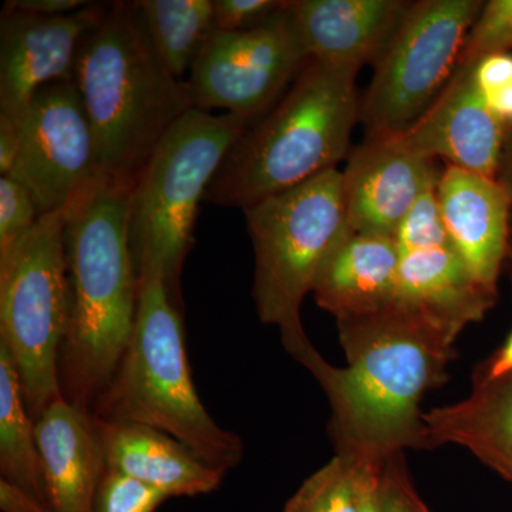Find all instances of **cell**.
Returning <instances> with one entry per match:
<instances>
[{
  "mask_svg": "<svg viewBox=\"0 0 512 512\" xmlns=\"http://www.w3.org/2000/svg\"><path fill=\"white\" fill-rule=\"evenodd\" d=\"M336 323L348 365H330L319 352L302 363L332 407L336 453L383 464L423 450L421 402L446 382L456 340L396 305Z\"/></svg>",
  "mask_w": 512,
  "mask_h": 512,
  "instance_id": "6da1fadb",
  "label": "cell"
},
{
  "mask_svg": "<svg viewBox=\"0 0 512 512\" xmlns=\"http://www.w3.org/2000/svg\"><path fill=\"white\" fill-rule=\"evenodd\" d=\"M131 188L97 175L63 210L70 316L60 389L87 412L116 373L137 318L138 275L128 241Z\"/></svg>",
  "mask_w": 512,
  "mask_h": 512,
  "instance_id": "7a4b0ae2",
  "label": "cell"
},
{
  "mask_svg": "<svg viewBox=\"0 0 512 512\" xmlns=\"http://www.w3.org/2000/svg\"><path fill=\"white\" fill-rule=\"evenodd\" d=\"M73 82L96 141L97 175L133 187L154 151L192 107L148 36L136 2L107 6L80 43Z\"/></svg>",
  "mask_w": 512,
  "mask_h": 512,
  "instance_id": "3957f363",
  "label": "cell"
},
{
  "mask_svg": "<svg viewBox=\"0 0 512 512\" xmlns=\"http://www.w3.org/2000/svg\"><path fill=\"white\" fill-rule=\"evenodd\" d=\"M359 70L309 60L291 89L229 150L205 202L244 210L336 170L360 119Z\"/></svg>",
  "mask_w": 512,
  "mask_h": 512,
  "instance_id": "277c9868",
  "label": "cell"
},
{
  "mask_svg": "<svg viewBox=\"0 0 512 512\" xmlns=\"http://www.w3.org/2000/svg\"><path fill=\"white\" fill-rule=\"evenodd\" d=\"M184 338L183 311L171 298L163 275H138L133 335L92 414L103 423L143 424L170 434L205 463L227 473L244 458V441L218 426L205 410Z\"/></svg>",
  "mask_w": 512,
  "mask_h": 512,
  "instance_id": "5b68a950",
  "label": "cell"
},
{
  "mask_svg": "<svg viewBox=\"0 0 512 512\" xmlns=\"http://www.w3.org/2000/svg\"><path fill=\"white\" fill-rule=\"evenodd\" d=\"M252 123L235 114L191 109L165 134L131 188L128 241L137 275L160 272L181 311V272L194 245L200 204Z\"/></svg>",
  "mask_w": 512,
  "mask_h": 512,
  "instance_id": "8992f818",
  "label": "cell"
},
{
  "mask_svg": "<svg viewBox=\"0 0 512 512\" xmlns=\"http://www.w3.org/2000/svg\"><path fill=\"white\" fill-rule=\"evenodd\" d=\"M242 211L254 248L256 315L279 329L286 352L301 362L316 349L303 329V301L326 256L352 229L342 171H326Z\"/></svg>",
  "mask_w": 512,
  "mask_h": 512,
  "instance_id": "52a82bcc",
  "label": "cell"
},
{
  "mask_svg": "<svg viewBox=\"0 0 512 512\" xmlns=\"http://www.w3.org/2000/svg\"><path fill=\"white\" fill-rule=\"evenodd\" d=\"M69 316L63 211L50 212L0 258V345L12 357L33 420L63 397L59 363Z\"/></svg>",
  "mask_w": 512,
  "mask_h": 512,
  "instance_id": "ba28073f",
  "label": "cell"
},
{
  "mask_svg": "<svg viewBox=\"0 0 512 512\" xmlns=\"http://www.w3.org/2000/svg\"><path fill=\"white\" fill-rule=\"evenodd\" d=\"M483 6L478 0L410 3L376 59L360 107L367 134L403 133L429 110L456 72Z\"/></svg>",
  "mask_w": 512,
  "mask_h": 512,
  "instance_id": "9c48e42d",
  "label": "cell"
},
{
  "mask_svg": "<svg viewBox=\"0 0 512 512\" xmlns=\"http://www.w3.org/2000/svg\"><path fill=\"white\" fill-rule=\"evenodd\" d=\"M309 60L289 2L251 28L215 30L188 76L192 107L256 121L278 103Z\"/></svg>",
  "mask_w": 512,
  "mask_h": 512,
  "instance_id": "30bf717a",
  "label": "cell"
},
{
  "mask_svg": "<svg viewBox=\"0 0 512 512\" xmlns=\"http://www.w3.org/2000/svg\"><path fill=\"white\" fill-rule=\"evenodd\" d=\"M19 126L22 144L9 177L30 192L40 217L63 211L97 177L96 141L76 83L43 86Z\"/></svg>",
  "mask_w": 512,
  "mask_h": 512,
  "instance_id": "8fae6325",
  "label": "cell"
},
{
  "mask_svg": "<svg viewBox=\"0 0 512 512\" xmlns=\"http://www.w3.org/2000/svg\"><path fill=\"white\" fill-rule=\"evenodd\" d=\"M107 6L40 16L3 6L0 16V113L20 124L35 94L73 80L80 43Z\"/></svg>",
  "mask_w": 512,
  "mask_h": 512,
  "instance_id": "7c38bea8",
  "label": "cell"
},
{
  "mask_svg": "<svg viewBox=\"0 0 512 512\" xmlns=\"http://www.w3.org/2000/svg\"><path fill=\"white\" fill-rule=\"evenodd\" d=\"M342 175L350 228L393 238L414 202L440 177L434 158L410 150L396 134H367Z\"/></svg>",
  "mask_w": 512,
  "mask_h": 512,
  "instance_id": "4fadbf2b",
  "label": "cell"
},
{
  "mask_svg": "<svg viewBox=\"0 0 512 512\" xmlns=\"http://www.w3.org/2000/svg\"><path fill=\"white\" fill-rule=\"evenodd\" d=\"M505 128L478 92L471 67L457 66L429 110L396 136L423 156L443 158L450 167L498 178Z\"/></svg>",
  "mask_w": 512,
  "mask_h": 512,
  "instance_id": "5bb4252c",
  "label": "cell"
},
{
  "mask_svg": "<svg viewBox=\"0 0 512 512\" xmlns=\"http://www.w3.org/2000/svg\"><path fill=\"white\" fill-rule=\"evenodd\" d=\"M437 197L451 248L478 284L497 295L510 251V192L498 178L447 165L440 173Z\"/></svg>",
  "mask_w": 512,
  "mask_h": 512,
  "instance_id": "9a60e30c",
  "label": "cell"
},
{
  "mask_svg": "<svg viewBox=\"0 0 512 512\" xmlns=\"http://www.w3.org/2000/svg\"><path fill=\"white\" fill-rule=\"evenodd\" d=\"M35 433L50 511L92 512L107 471L99 423L92 412L60 397L37 417Z\"/></svg>",
  "mask_w": 512,
  "mask_h": 512,
  "instance_id": "2e32d148",
  "label": "cell"
},
{
  "mask_svg": "<svg viewBox=\"0 0 512 512\" xmlns=\"http://www.w3.org/2000/svg\"><path fill=\"white\" fill-rule=\"evenodd\" d=\"M409 6L402 0L289 2L309 59L357 69L376 62Z\"/></svg>",
  "mask_w": 512,
  "mask_h": 512,
  "instance_id": "e0dca14e",
  "label": "cell"
},
{
  "mask_svg": "<svg viewBox=\"0 0 512 512\" xmlns=\"http://www.w3.org/2000/svg\"><path fill=\"white\" fill-rule=\"evenodd\" d=\"M495 299L451 247L400 254L393 305L450 339L480 322Z\"/></svg>",
  "mask_w": 512,
  "mask_h": 512,
  "instance_id": "ac0fdd59",
  "label": "cell"
},
{
  "mask_svg": "<svg viewBox=\"0 0 512 512\" xmlns=\"http://www.w3.org/2000/svg\"><path fill=\"white\" fill-rule=\"evenodd\" d=\"M399 265L393 237L350 229L326 256L313 296L336 320L382 312L393 305Z\"/></svg>",
  "mask_w": 512,
  "mask_h": 512,
  "instance_id": "d6986e66",
  "label": "cell"
},
{
  "mask_svg": "<svg viewBox=\"0 0 512 512\" xmlns=\"http://www.w3.org/2000/svg\"><path fill=\"white\" fill-rule=\"evenodd\" d=\"M97 423L107 470L146 484L167 498L210 494L227 474L205 463L170 434L153 427L100 420Z\"/></svg>",
  "mask_w": 512,
  "mask_h": 512,
  "instance_id": "ffe728a7",
  "label": "cell"
},
{
  "mask_svg": "<svg viewBox=\"0 0 512 512\" xmlns=\"http://www.w3.org/2000/svg\"><path fill=\"white\" fill-rule=\"evenodd\" d=\"M421 440L423 450L466 448L512 483V373L473 384L460 402L424 412Z\"/></svg>",
  "mask_w": 512,
  "mask_h": 512,
  "instance_id": "44dd1931",
  "label": "cell"
},
{
  "mask_svg": "<svg viewBox=\"0 0 512 512\" xmlns=\"http://www.w3.org/2000/svg\"><path fill=\"white\" fill-rule=\"evenodd\" d=\"M0 474V481L49 508L35 420L26 406L12 357L3 345H0Z\"/></svg>",
  "mask_w": 512,
  "mask_h": 512,
  "instance_id": "7402d4cb",
  "label": "cell"
},
{
  "mask_svg": "<svg viewBox=\"0 0 512 512\" xmlns=\"http://www.w3.org/2000/svg\"><path fill=\"white\" fill-rule=\"evenodd\" d=\"M136 5L158 56L175 79L187 82L184 77L217 30L214 0H140Z\"/></svg>",
  "mask_w": 512,
  "mask_h": 512,
  "instance_id": "603a6c76",
  "label": "cell"
},
{
  "mask_svg": "<svg viewBox=\"0 0 512 512\" xmlns=\"http://www.w3.org/2000/svg\"><path fill=\"white\" fill-rule=\"evenodd\" d=\"M363 460L336 453L289 498L284 512H360Z\"/></svg>",
  "mask_w": 512,
  "mask_h": 512,
  "instance_id": "cb8c5ba5",
  "label": "cell"
},
{
  "mask_svg": "<svg viewBox=\"0 0 512 512\" xmlns=\"http://www.w3.org/2000/svg\"><path fill=\"white\" fill-rule=\"evenodd\" d=\"M512 50V0L485 3L468 32L458 66H474L485 56Z\"/></svg>",
  "mask_w": 512,
  "mask_h": 512,
  "instance_id": "d4e9b609",
  "label": "cell"
},
{
  "mask_svg": "<svg viewBox=\"0 0 512 512\" xmlns=\"http://www.w3.org/2000/svg\"><path fill=\"white\" fill-rule=\"evenodd\" d=\"M437 183L431 184L420 195L419 200L414 202L413 207L400 222L394 234V241L400 254L451 247L443 217H441Z\"/></svg>",
  "mask_w": 512,
  "mask_h": 512,
  "instance_id": "484cf974",
  "label": "cell"
},
{
  "mask_svg": "<svg viewBox=\"0 0 512 512\" xmlns=\"http://www.w3.org/2000/svg\"><path fill=\"white\" fill-rule=\"evenodd\" d=\"M40 215L30 192L9 175L0 177V258L18 247Z\"/></svg>",
  "mask_w": 512,
  "mask_h": 512,
  "instance_id": "4316f807",
  "label": "cell"
},
{
  "mask_svg": "<svg viewBox=\"0 0 512 512\" xmlns=\"http://www.w3.org/2000/svg\"><path fill=\"white\" fill-rule=\"evenodd\" d=\"M165 500L160 491L107 470L94 495L92 512H156Z\"/></svg>",
  "mask_w": 512,
  "mask_h": 512,
  "instance_id": "83f0119b",
  "label": "cell"
},
{
  "mask_svg": "<svg viewBox=\"0 0 512 512\" xmlns=\"http://www.w3.org/2000/svg\"><path fill=\"white\" fill-rule=\"evenodd\" d=\"M382 497L384 512H431L414 488L404 453L394 454L384 461Z\"/></svg>",
  "mask_w": 512,
  "mask_h": 512,
  "instance_id": "f1b7e54d",
  "label": "cell"
},
{
  "mask_svg": "<svg viewBox=\"0 0 512 512\" xmlns=\"http://www.w3.org/2000/svg\"><path fill=\"white\" fill-rule=\"evenodd\" d=\"M285 5L278 0H214L215 29L237 32L251 28Z\"/></svg>",
  "mask_w": 512,
  "mask_h": 512,
  "instance_id": "f546056e",
  "label": "cell"
},
{
  "mask_svg": "<svg viewBox=\"0 0 512 512\" xmlns=\"http://www.w3.org/2000/svg\"><path fill=\"white\" fill-rule=\"evenodd\" d=\"M471 67L474 84L481 96L497 92L512 82V55L497 53L485 56Z\"/></svg>",
  "mask_w": 512,
  "mask_h": 512,
  "instance_id": "4dcf8cb0",
  "label": "cell"
},
{
  "mask_svg": "<svg viewBox=\"0 0 512 512\" xmlns=\"http://www.w3.org/2000/svg\"><path fill=\"white\" fill-rule=\"evenodd\" d=\"M512 373V332L493 355L474 370L473 384L490 383Z\"/></svg>",
  "mask_w": 512,
  "mask_h": 512,
  "instance_id": "1f68e13d",
  "label": "cell"
},
{
  "mask_svg": "<svg viewBox=\"0 0 512 512\" xmlns=\"http://www.w3.org/2000/svg\"><path fill=\"white\" fill-rule=\"evenodd\" d=\"M22 133L15 120L0 113V177L9 175L19 157Z\"/></svg>",
  "mask_w": 512,
  "mask_h": 512,
  "instance_id": "d6a6232c",
  "label": "cell"
},
{
  "mask_svg": "<svg viewBox=\"0 0 512 512\" xmlns=\"http://www.w3.org/2000/svg\"><path fill=\"white\" fill-rule=\"evenodd\" d=\"M382 467L383 464L363 460L360 512H384Z\"/></svg>",
  "mask_w": 512,
  "mask_h": 512,
  "instance_id": "836d02e7",
  "label": "cell"
},
{
  "mask_svg": "<svg viewBox=\"0 0 512 512\" xmlns=\"http://www.w3.org/2000/svg\"><path fill=\"white\" fill-rule=\"evenodd\" d=\"M84 0H9L6 8L40 16H60L89 6Z\"/></svg>",
  "mask_w": 512,
  "mask_h": 512,
  "instance_id": "e575fe53",
  "label": "cell"
},
{
  "mask_svg": "<svg viewBox=\"0 0 512 512\" xmlns=\"http://www.w3.org/2000/svg\"><path fill=\"white\" fill-rule=\"evenodd\" d=\"M0 508L3 512H52L3 481H0Z\"/></svg>",
  "mask_w": 512,
  "mask_h": 512,
  "instance_id": "d590c367",
  "label": "cell"
},
{
  "mask_svg": "<svg viewBox=\"0 0 512 512\" xmlns=\"http://www.w3.org/2000/svg\"><path fill=\"white\" fill-rule=\"evenodd\" d=\"M483 99L488 109L493 111L501 123L505 126L512 124V82L497 92L484 96Z\"/></svg>",
  "mask_w": 512,
  "mask_h": 512,
  "instance_id": "8d00e7d4",
  "label": "cell"
},
{
  "mask_svg": "<svg viewBox=\"0 0 512 512\" xmlns=\"http://www.w3.org/2000/svg\"><path fill=\"white\" fill-rule=\"evenodd\" d=\"M503 171V177L498 178L505 185L508 192H510L512 200V143L510 148L504 150L503 164H501V170Z\"/></svg>",
  "mask_w": 512,
  "mask_h": 512,
  "instance_id": "74e56055",
  "label": "cell"
},
{
  "mask_svg": "<svg viewBox=\"0 0 512 512\" xmlns=\"http://www.w3.org/2000/svg\"><path fill=\"white\" fill-rule=\"evenodd\" d=\"M507 259H508V261L511 262V266H512V247H510V251H508Z\"/></svg>",
  "mask_w": 512,
  "mask_h": 512,
  "instance_id": "f35d334b",
  "label": "cell"
}]
</instances>
